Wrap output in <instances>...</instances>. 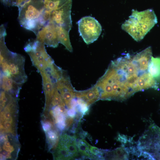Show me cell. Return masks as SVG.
Returning a JSON list of instances; mask_svg holds the SVG:
<instances>
[{"instance_id": "44dd1931", "label": "cell", "mask_w": 160, "mask_h": 160, "mask_svg": "<svg viewBox=\"0 0 160 160\" xmlns=\"http://www.w3.org/2000/svg\"><path fill=\"white\" fill-rule=\"evenodd\" d=\"M1 3L6 7L16 6L17 0H1Z\"/></svg>"}, {"instance_id": "30bf717a", "label": "cell", "mask_w": 160, "mask_h": 160, "mask_svg": "<svg viewBox=\"0 0 160 160\" xmlns=\"http://www.w3.org/2000/svg\"><path fill=\"white\" fill-rule=\"evenodd\" d=\"M36 36V39L49 47H57L60 43L57 26L50 21L39 31Z\"/></svg>"}, {"instance_id": "d6986e66", "label": "cell", "mask_w": 160, "mask_h": 160, "mask_svg": "<svg viewBox=\"0 0 160 160\" xmlns=\"http://www.w3.org/2000/svg\"><path fill=\"white\" fill-rule=\"evenodd\" d=\"M148 71L153 77L160 75V57H152L148 65Z\"/></svg>"}, {"instance_id": "7a4b0ae2", "label": "cell", "mask_w": 160, "mask_h": 160, "mask_svg": "<svg viewBox=\"0 0 160 160\" xmlns=\"http://www.w3.org/2000/svg\"><path fill=\"white\" fill-rule=\"evenodd\" d=\"M95 85L99 91L100 100L121 101L133 95L121 80L116 69L111 63Z\"/></svg>"}, {"instance_id": "ac0fdd59", "label": "cell", "mask_w": 160, "mask_h": 160, "mask_svg": "<svg viewBox=\"0 0 160 160\" xmlns=\"http://www.w3.org/2000/svg\"><path fill=\"white\" fill-rule=\"evenodd\" d=\"M77 145L79 152L84 156L89 159H95L94 155L89 150L90 145L82 138L77 141Z\"/></svg>"}, {"instance_id": "52a82bcc", "label": "cell", "mask_w": 160, "mask_h": 160, "mask_svg": "<svg viewBox=\"0 0 160 160\" xmlns=\"http://www.w3.org/2000/svg\"><path fill=\"white\" fill-rule=\"evenodd\" d=\"M17 98L8 103L0 111V130L1 134L16 135V121L17 112Z\"/></svg>"}, {"instance_id": "5b68a950", "label": "cell", "mask_w": 160, "mask_h": 160, "mask_svg": "<svg viewBox=\"0 0 160 160\" xmlns=\"http://www.w3.org/2000/svg\"><path fill=\"white\" fill-rule=\"evenodd\" d=\"M44 44L37 40L29 39L25 44L24 49L29 55L33 65L39 72L54 61L47 53Z\"/></svg>"}, {"instance_id": "8fae6325", "label": "cell", "mask_w": 160, "mask_h": 160, "mask_svg": "<svg viewBox=\"0 0 160 160\" xmlns=\"http://www.w3.org/2000/svg\"><path fill=\"white\" fill-rule=\"evenodd\" d=\"M72 5L69 4L60 9L49 12L50 13L49 21L69 32L72 27L71 16Z\"/></svg>"}, {"instance_id": "2e32d148", "label": "cell", "mask_w": 160, "mask_h": 160, "mask_svg": "<svg viewBox=\"0 0 160 160\" xmlns=\"http://www.w3.org/2000/svg\"><path fill=\"white\" fill-rule=\"evenodd\" d=\"M44 132L49 149L54 150L58 144L60 137L58 131L54 126Z\"/></svg>"}, {"instance_id": "277c9868", "label": "cell", "mask_w": 160, "mask_h": 160, "mask_svg": "<svg viewBox=\"0 0 160 160\" xmlns=\"http://www.w3.org/2000/svg\"><path fill=\"white\" fill-rule=\"evenodd\" d=\"M157 23V17L152 9L141 12L132 9L129 19L122 24L121 27L135 40L139 41Z\"/></svg>"}, {"instance_id": "e0dca14e", "label": "cell", "mask_w": 160, "mask_h": 160, "mask_svg": "<svg viewBox=\"0 0 160 160\" xmlns=\"http://www.w3.org/2000/svg\"><path fill=\"white\" fill-rule=\"evenodd\" d=\"M60 43L63 45L65 49L70 52L73 51V48L69 39V32L63 28L57 26Z\"/></svg>"}, {"instance_id": "5bb4252c", "label": "cell", "mask_w": 160, "mask_h": 160, "mask_svg": "<svg viewBox=\"0 0 160 160\" xmlns=\"http://www.w3.org/2000/svg\"><path fill=\"white\" fill-rule=\"evenodd\" d=\"M0 75L1 90L17 97L22 85L17 83L1 72Z\"/></svg>"}, {"instance_id": "8992f818", "label": "cell", "mask_w": 160, "mask_h": 160, "mask_svg": "<svg viewBox=\"0 0 160 160\" xmlns=\"http://www.w3.org/2000/svg\"><path fill=\"white\" fill-rule=\"evenodd\" d=\"M76 136L66 133L60 136L58 144L54 150L53 156L56 160H71L79 156Z\"/></svg>"}, {"instance_id": "3957f363", "label": "cell", "mask_w": 160, "mask_h": 160, "mask_svg": "<svg viewBox=\"0 0 160 160\" xmlns=\"http://www.w3.org/2000/svg\"><path fill=\"white\" fill-rule=\"evenodd\" d=\"M45 0H30L18 8L20 25L36 35L48 22L45 15Z\"/></svg>"}, {"instance_id": "7402d4cb", "label": "cell", "mask_w": 160, "mask_h": 160, "mask_svg": "<svg viewBox=\"0 0 160 160\" xmlns=\"http://www.w3.org/2000/svg\"><path fill=\"white\" fill-rule=\"evenodd\" d=\"M29 0H17L16 6H17L18 8L22 6Z\"/></svg>"}, {"instance_id": "9a60e30c", "label": "cell", "mask_w": 160, "mask_h": 160, "mask_svg": "<svg viewBox=\"0 0 160 160\" xmlns=\"http://www.w3.org/2000/svg\"><path fill=\"white\" fill-rule=\"evenodd\" d=\"M1 138V142L3 144L0 150L1 159H11L14 152L15 151V147L9 140V134H3Z\"/></svg>"}, {"instance_id": "ffe728a7", "label": "cell", "mask_w": 160, "mask_h": 160, "mask_svg": "<svg viewBox=\"0 0 160 160\" xmlns=\"http://www.w3.org/2000/svg\"><path fill=\"white\" fill-rule=\"evenodd\" d=\"M57 105L65 106L66 105L63 101L60 94L56 87L53 96L50 108Z\"/></svg>"}, {"instance_id": "ba28073f", "label": "cell", "mask_w": 160, "mask_h": 160, "mask_svg": "<svg viewBox=\"0 0 160 160\" xmlns=\"http://www.w3.org/2000/svg\"><path fill=\"white\" fill-rule=\"evenodd\" d=\"M80 36L87 44L96 41L102 31V26L94 17L90 16L83 17L77 22Z\"/></svg>"}, {"instance_id": "7c38bea8", "label": "cell", "mask_w": 160, "mask_h": 160, "mask_svg": "<svg viewBox=\"0 0 160 160\" xmlns=\"http://www.w3.org/2000/svg\"><path fill=\"white\" fill-rule=\"evenodd\" d=\"M39 73L42 77L43 89L45 97L44 112L47 113L51 107L57 81L44 72Z\"/></svg>"}, {"instance_id": "9c48e42d", "label": "cell", "mask_w": 160, "mask_h": 160, "mask_svg": "<svg viewBox=\"0 0 160 160\" xmlns=\"http://www.w3.org/2000/svg\"><path fill=\"white\" fill-rule=\"evenodd\" d=\"M56 87L66 106L68 109H71V102L76 98V90L73 88L70 78L65 71L57 81Z\"/></svg>"}, {"instance_id": "6da1fadb", "label": "cell", "mask_w": 160, "mask_h": 160, "mask_svg": "<svg viewBox=\"0 0 160 160\" xmlns=\"http://www.w3.org/2000/svg\"><path fill=\"white\" fill-rule=\"evenodd\" d=\"M6 35L5 27L2 25L0 30L1 71L17 83L22 85L27 80L24 69L25 58L22 55L8 49L5 41Z\"/></svg>"}, {"instance_id": "4fadbf2b", "label": "cell", "mask_w": 160, "mask_h": 160, "mask_svg": "<svg viewBox=\"0 0 160 160\" xmlns=\"http://www.w3.org/2000/svg\"><path fill=\"white\" fill-rule=\"evenodd\" d=\"M99 91L95 85L83 91L76 90V97L84 101L89 106L100 100Z\"/></svg>"}]
</instances>
